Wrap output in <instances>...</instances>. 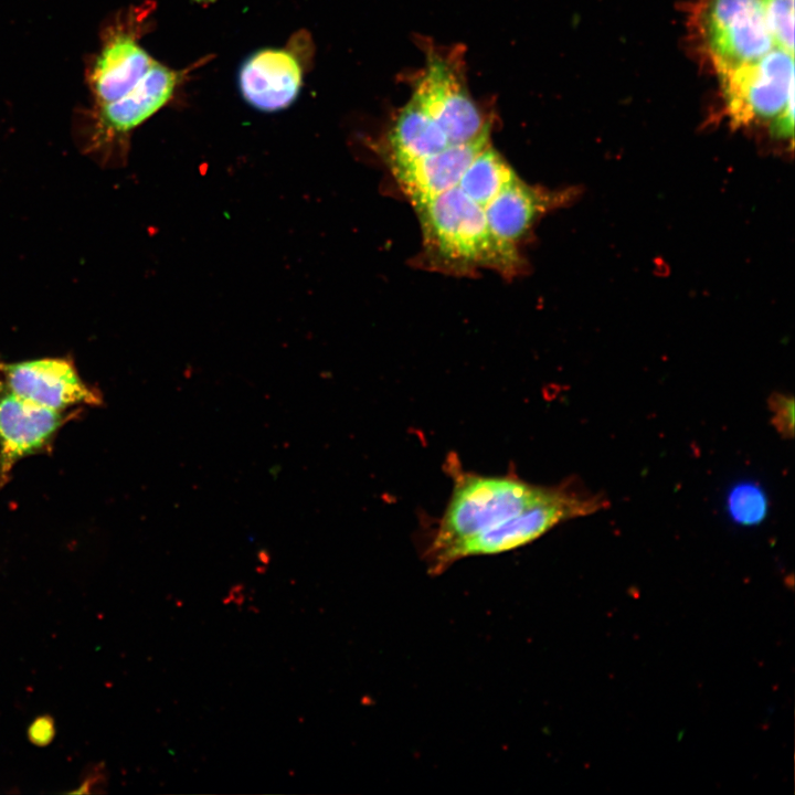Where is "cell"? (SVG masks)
Instances as JSON below:
<instances>
[{
  "mask_svg": "<svg viewBox=\"0 0 795 795\" xmlns=\"http://www.w3.org/2000/svg\"><path fill=\"white\" fill-rule=\"evenodd\" d=\"M690 28L716 74L753 62L775 47L763 0H697Z\"/></svg>",
  "mask_w": 795,
  "mask_h": 795,
  "instance_id": "277c9868",
  "label": "cell"
},
{
  "mask_svg": "<svg viewBox=\"0 0 795 795\" xmlns=\"http://www.w3.org/2000/svg\"><path fill=\"white\" fill-rule=\"evenodd\" d=\"M425 252L435 264L451 268H491L505 275L521 271L515 244L490 229L484 208L458 187L415 205Z\"/></svg>",
  "mask_w": 795,
  "mask_h": 795,
  "instance_id": "7a4b0ae2",
  "label": "cell"
},
{
  "mask_svg": "<svg viewBox=\"0 0 795 795\" xmlns=\"http://www.w3.org/2000/svg\"><path fill=\"white\" fill-rule=\"evenodd\" d=\"M299 35L285 47H266L251 54L239 71V87L243 98L262 112H278L298 97L304 75L300 57L304 40L297 49Z\"/></svg>",
  "mask_w": 795,
  "mask_h": 795,
  "instance_id": "9c48e42d",
  "label": "cell"
},
{
  "mask_svg": "<svg viewBox=\"0 0 795 795\" xmlns=\"http://www.w3.org/2000/svg\"><path fill=\"white\" fill-rule=\"evenodd\" d=\"M186 75L187 71L157 61L142 84L128 96L91 106L84 121L85 149L104 161L123 155L130 134L172 99Z\"/></svg>",
  "mask_w": 795,
  "mask_h": 795,
  "instance_id": "52a82bcc",
  "label": "cell"
},
{
  "mask_svg": "<svg viewBox=\"0 0 795 795\" xmlns=\"http://www.w3.org/2000/svg\"><path fill=\"white\" fill-rule=\"evenodd\" d=\"M763 4L775 47L794 55V0H763Z\"/></svg>",
  "mask_w": 795,
  "mask_h": 795,
  "instance_id": "9a60e30c",
  "label": "cell"
},
{
  "mask_svg": "<svg viewBox=\"0 0 795 795\" xmlns=\"http://www.w3.org/2000/svg\"><path fill=\"white\" fill-rule=\"evenodd\" d=\"M1 381L20 398L55 411L99 405L102 396L65 358H39L18 362L0 361Z\"/></svg>",
  "mask_w": 795,
  "mask_h": 795,
  "instance_id": "ba28073f",
  "label": "cell"
},
{
  "mask_svg": "<svg viewBox=\"0 0 795 795\" xmlns=\"http://www.w3.org/2000/svg\"><path fill=\"white\" fill-rule=\"evenodd\" d=\"M386 142L391 166L406 163L451 146L441 128L412 98L399 110Z\"/></svg>",
  "mask_w": 795,
  "mask_h": 795,
  "instance_id": "4fadbf2b",
  "label": "cell"
},
{
  "mask_svg": "<svg viewBox=\"0 0 795 795\" xmlns=\"http://www.w3.org/2000/svg\"><path fill=\"white\" fill-rule=\"evenodd\" d=\"M717 76L724 113L733 126L767 124L776 137H793L794 55L774 47Z\"/></svg>",
  "mask_w": 795,
  "mask_h": 795,
  "instance_id": "3957f363",
  "label": "cell"
},
{
  "mask_svg": "<svg viewBox=\"0 0 795 795\" xmlns=\"http://www.w3.org/2000/svg\"><path fill=\"white\" fill-rule=\"evenodd\" d=\"M772 413L771 422L784 438L794 435V399L783 393H774L768 398Z\"/></svg>",
  "mask_w": 795,
  "mask_h": 795,
  "instance_id": "e0dca14e",
  "label": "cell"
},
{
  "mask_svg": "<svg viewBox=\"0 0 795 795\" xmlns=\"http://www.w3.org/2000/svg\"><path fill=\"white\" fill-rule=\"evenodd\" d=\"M411 98L445 134L451 145L487 141L489 123L470 96L463 52L458 47L426 51V63L415 80Z\"/></svg>",
  "mask_w": 795,
  "mask_h": 795,
  "instance_id": "5b68a950",
  "label": "cell"
},
{
  "mask_svg": "<svg viewBox=\"0 0 795 795\" xmlns=\"http://www.w3.org/2000/svg\"><path fill=\"white\" fill-rule=\"evenodd\" d=\"M729 508L733 518L744 524H752L763 519L766 500L761 490L751 485L740 486L729 498Z\"/></svg>",
  "mask_w": 795,
  "mask_h": 795,
  "instance_id": "2e32d148",
  "label": "cell"
},
{
  "mask_svg": "<svg viewBox=\"0 0 795 795\" xmlns=\"http://www.w3.org/2000/svg\"><path fill=\"white\" fill-rule=\"evenodd\" d=\"M488 142L451 145L436 153L391 167L404 193L416 205L457 187L466 168Z\"/></svg>",
  "mask_w": 795,
  "mask_h": 795,
  "instance_id": "8fae6325",
  "label": "cell"
},
{
  "mask_svg": "<svg viewBox=\"0 0 795 795\" xmlns=\"http://www.w3.org/2000/svg\"><path fill=\"white\" fill-rule=\"evenodd\" d=\"M516 178L511 167L488 142L474 157L457 187L469 199L485 208Z\"/></svg>",
  "mask_w": 795,
  "mask_h": 795,
  "instance_id": "5bb4252c",
  "label": "cell"
},
{
  "mask_svg": "<svg viewBox=\"0 0 795 795\" xmlns=\"http://www.w3.org/2000/svg\"><path fill=\"white\" fill-rule=\"evenodd\" d=\"M151 10L147 4L134 7L104 29L98 52L87 68L93 107L132 93L156 64L157 60L139 42Z\"/></svg>",
  "mask_w": 795,
  "mask_h": 795,
  "instance_id": "8992f818",
  "label": "cell"
},
{
  "mask_svg": "<svg viewBox=\"0 0 795 795\" xmlns=\"http://www.w3.org/2000/svg\"><path fill=\"white\" fill-rule=\"evenodd\" d=\"M560 194L549 193L522 182L518 177L504 188L485 208L492 232L513 243L522 237L533 222L559 202Z\"/></svg>",
  "mask_w": 795,
  "mask_h": 795,
  "instance_id": "7c38bea8",
  "label": "cell"
},
{
  "mask_svg": "<svg viewBox=\"0 0 795 795\" xmlns=\"http://www.w3.org/2000/svg\"><path fill=\"white\" fill-rule=\"evenodd\" d=\"M452 490L426 549L433 572L475 555L521 548L561 522L607 505L574 480L544 486L510 471L483 475L451 460Z\"/></svg>",
  "mask_w": 795,
  "mask_h": 795,
  "instance_id": "6da1fadb",
  "label": "cell"
},
{
  "mask_svg": "<svg viewBox=\"0 0 795 795\" xmlns=\"http://www.w3.org/2000/svg\"><path fill=\"white\" fill-rule=\"evenodd\" d=\"M70 415L20 398L0 380V485L21 459L44 449Z\"/></svg>",
  "mask_w": 795,
  "mask_h": 795,
  "instance_id": "30bf717a",
  "label": "cell"
}]
</instances>
